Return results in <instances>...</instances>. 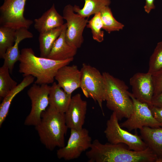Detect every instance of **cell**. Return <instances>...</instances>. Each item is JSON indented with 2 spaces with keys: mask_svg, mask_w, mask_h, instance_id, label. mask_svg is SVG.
<instances>
[{
  "mask_svg": "<svg viewBox=\"0 0 162 162\" xmlns=\"http://www.w3.org/2000/svg\"><path fill=\"white\" fill-rule=\"evenodd\" d=\"M90 149L86 152L88 162H154L157 156L148 147L136 151L120 143H101L98 139L92 142Z\"/></svg>",
  "mask_w": 162,
  "mask_h": 162,
  "instance_id": "1",
  "label": "cell"
},
{
  "mask_svg": "<svg viewBox=\"0 0 162 162\" xmlns=\"http://www.w3.org/2000/svg\"><path fill=\"white\" fill-rule=\"evenodd\" d=\"M73 58L58 61L38 57L31 48L22 49L19 59V72L23 76L31 75L36 78V84L41 85L52 83L58 70L68 65Z\"/></svg>",
  "mask_w": 162,
  "mask_h": 162,
  "instance_id": "2",
  "label": "cell"
},
{
  "mask_svg": "<svg viewBox=\"0 0 162 162\" xmlns=\"http://www.w3.org/2000/svg\"><path fill=\"white\" fill-rule=\"evenodd\" d=\"M35 127L41 142L47 149L52 151L65 146V136L68 128L64 114L49 106Z\"/></svg>",
  "mask_w": 162,
  "mask_h": 162,
  "instance_id": "3",
  "label": "cell"
},
{
  "mask_svg": "<svg viewBox=\"0 0 162 162\" xmlns=\"http://www.w3.org/2000/svg\"><path fill=\"white\" fill-rule=\"evenodd\" d=\"M105 86L106 106L115 112L119 121L128 118L132 113L133 104L125 82L107 72L102 73Z\"/></svg>",
  "mask_w": 162,
  "mask_h": 162,
  "instance_id": "4",
  "label": "cell"
},
{
  "mask_svg": "<svg viewBox=\"0 0 162 162\" xmlns=\"http://www.w3.org/2000/svg\"><path fill=\"white\" fill-rule=\"evenodd\" d=\"M80 88L84 95L97 102L103 115L102 104L105 101V86L102 74L95 68L83 63L80 70Z\"/></svg>",
  "mask_w": 162,
  "mask_h": 162,
  "instance_id": "5",
  "label": "cell"
},
{
  "mask_svg": "<svg viewBox=\"0 0 162 162\" xmlns=\"http://www.w3.org/2000/svg\"><path fill=\"white\" fill-rule=\"evenodd\" d=\"M118 121L116 114L112 112L106 122L104 131L109 142L114 144L123 143L127 145L130 149L136 151L143 150L148 147L140 136L123 129Z\"/></svg>",
  "mask_w": 162,
  "mask_h": 162,
  "instance_id": "6",
  "label": "cell"
},
{
  "mask_svg": "<svg viewBox=\"0 0 162 162\" xmlns=\"http://www.w3.org/2000/svg\"><path fill=\"white\" fill-rule=\"evenodd\" d=\"M27 0H4L0 7V26L16 30L28 29L33 21L26 19L24 12Z\"/></svg>",
  "mask_w": 162,
  "mask_h": 162,
  "instance_id": "7",
  "label": "cell"
},
{
  "mask_svg": "<svg viewBox=\"0 0 162 162\" xmlns=\"http://www.w3.org/2000/svg\"><path fill=\"white\" fill-rule=\"evenodd\" d=\"M50 86L47 84L34 83L27 91L31 102V108L24 122L26 126H36L40 120L42 115L49 105Z\"/></svg>",
  "mask_w": 162,
  "mask_h": 162,
  "instance_id": "8",
  "label": "cell"
},
{
  "mask_svg": "<svg viewBox=\"0 0 162 162\" xmlns=\"http://www.w3.org/2000/svg\"><path fill=\"white\" fill-rule=\"evenodd\" d=\"M92 143V138L86 129H70L66 145L57 150V156L59 159L67 160L77 159L90 148Z\"/></svg>",
  "mask_w": 162,
  "mask_h": 162,
  "instance_id": "9",
  "label": "cell"
},
{
  "mask_svg": "<svg viewBox=\"0 0 162 162\" xmlns=\"http://www.w3.org/2000/svg\"><path fill=\"white\" fill-rule=\"evenodd\" d=\"M129 94L133 102V111L130 117L120 124L121 127L129 131L140 130L144 127L152 128L160 127L153 116L150 106L135 98L131 93L129 92Z\"/></svg>",
  "mask_w": 162,
  "mask_h": 162,
  "instance_id": "10",
  "label": "cell"
},
{
  "mask_svg": "<svg viewBox=\"0 0 162 162\" xmlns=\"http://www.w3.org/2000/svg\"><path fill=\"white\" fill-rule=\"evenodd\" d=\"M74 12L73 6L68 4L63 9V16L66 21V42L71 46L77 49L83 42V33L88 21Z\"/></svg>",
  "mask_w": 162,
  "mask_h": 162,
  "instance_id": "11",
  "label": "cell"
},
{
  "mask_svg": "<svg viewBox=\"0 0 162 162\" xmlns=\"http://www.w3.org/2000/svg\"><path fill=\"white\" fill-rule=\"evenodd\" d=\"M132 95L139 100L152 105L154 88L152 75L148 72H138L134 74L130 79Z\"/></svg>",
  "mask_w": 162,
  "mask_h": 162,
  "instance_id": "12",
  "label": "cell"
},
{
  "mask_svg": "<svg viewBox=\"0 0 162 162\" xmlns=\"http://www.w3.org/2000/svg\"><path fill=\"white\" fill-rule=\"evenodd\" d=\"M87 109V102L77 93L72 97L68 108L64 113L66 125L70 129L83 128Z\"/></svg>",
  "mask_w": 162,
  "mask_h": 162,
  "instance_id": "13",
  "label": "cell"
},
{
  "mask_svg": "<svg viewBox=\"0 0 162 162\" xmlns=\"http://www.w3.org/2000/svg\"><path fill=\"white\" fill-rule=\"evenodd\" d=\"M81 72L75 65H66L60 68L55 79L58 85L66 93L71 94L80 88Z\"/></svg>",
  "mask_w": 162,
  "mask_h": 162,
  "instance_id": "14",
  "label": "cell"
},
{
  "mask_svg": "<svg viewBox=\"0 0 162 162\" xmlns=\"http://www.w3.org/2000/svg\"><path fill=\"white\" fill-rule=\"evenodd\" d=\"M140 133L142 139L156 156L155 162H162V127H144Z\"/></svg>",
  "mask_w": 162,
  "mask_h": 162,
  "instance_id": "15",
  "label": "cell"
},
{
  "mask_svg": "<svg viewBox=\"0 0 162 162\" xmlns=\"http://www.w3.org/2000/svg\"><path fill=\"white\" fill-rule=\"evenodd\" d=\"M64 19L53 4L40 17L34 20V28L39 33H44L64 25Z\"/></svg>",
  "mask_w": 162,
  "mask_h": 162,
  "instance_id": "16",
  "label": "cell"
},
{
  "mask_svg": "<svg viewBox=\"0 0 162 162\" xmlns=\"http://www.w3.org/2000/svg\"><path fill=\"white\" fill-rule=\"evenodd\" d=\"M66 29L65 23L61 33L54 43L47 58L62 61L73 58L76 55L77 49L70 46L65 40Z\"/></svg>",
  "mask_w": 162,
  "mask_h": 162,
  "instance_id": "17",
  "label": "cell"
},
{
  "mask_svg": "<svg viewBox=\"0 0 162 162\" xmlns=\"http://www.w3.org/2000/svg\"><path fill=\"white\" fill-rule=\"evenodd\" d=\"M33 37V34L28 29L21 28L16 29L15 40L14 45L7 50L4 58V65L7 66L10 72L12 71L15 63L19 61L21 56V52L19 49L20 43L26 38Z\"/></svg>",
  "mask_w": 162,
  "mask_h": 162,
  "instance_id": "18",
  "label": "cell"
},
{
  "mask_svg": "<svg viewBox=\"0 0 162 162\" xmlns=\"http://www.w3.org/2000/svg\"><path fill=\"white\" fill-rule=\"evenodd\" d=\"M71 94L66 93L55 82L50 86L49 94V106L58 112L64 114L69 106Z\"/></svg>",
  "mask_w": 162,
  "mask_h": 162,
  "instance_id": "19",
  "label": "cell"
},
{
  "mask_svg": "<svg viewBox=\"0 0 162 162\" xmlns=\"http://www.w3.org/2000/svg\"><path fill=\"white\" fill-rule=\"evenodd\" d=\"M22 81L5 97L0 105V127L8 116L11 103L15 97L25 88L32 83L34 77L31 75L24 77Z\"/></svg>",
  "mask_w": 162,
  "mask_h": 162,
  "instance_id": "20",
  "label": "cell"
},
{
  "mask_svg": "<svg viewBox=\"0 0 162 162\" xmlns=\"http://www.w3.org/2000/svg\"><path fill=\"white\" fill-rule=\"evenodd\" d=\"M64 26V24L57 28L39 33L38 40L40 57L47 58L54 43L60 35Z\"/></svg>",
  "mask_w": 162,
  "mask_h": 162,
  "instance_id": "21",
  "label": "cell"
},
{
  "mask_svg": "<svg viewBox=\"0 0 162 162\" xmlns=\"http://www.w3.org/2000/svg\"><path fill=\"white\" fill-rule=\"evenodd\" d=\"M83 8L81 9L79 6L73 7L74 11L84 18L88 17L100 11L104 7L109 6L110 0H84Z\"/></svg>",
  "mask_w": 162,
  "mask_h": 162,
  "instance_id": "22",
  "label": "cell"
},
{
  "mask_svg": "<svg viewBox=\"0 0 162 162\" xmlns=\"http://www.w3.org/2000/svg\"><path fill=\"white\" fill-rule=\"evenodd\" d=\"M100 13L102 23V28L108 33L119 31L124 28V25L115 19L109 6L104 8Z\"/></svg>",
  "mask_w": 162,
  "mask_h": 162,
  "instance_id": "23",
  "label": "cell"
},
{
  "mask_svg": "<svg viewBox=\"0 0 162 162\" xmlns=\"http://www.w3.org/2000/svg\"><path fill=\"white\" fill-rule=\"evenodd\" d=\"M16 30L0 26V58L4 59L8 48L13 46L16 38Z\"/></svg>",
  "mask_w": 162,
  "mask_h": 162,
  "instance_id": "24",
  "label": "cell"
},
{
  "mask_svg": "<svg viewBox=\"0 0 162 162\" xmlns=\"http://www.w3.org/2000/svg\"><path fill=\"white\" fill-rule=\"evenodd\" d=\"M10 70L6 66L0 68V97L4 98L17 85V82L11 77Z\"/></svg>",
  "mask_w": 162,
  "mask_h": 162,
  "instance_id": "25",
  "label": "cell"
},
{
  "mask_svg": "<svg viewBox=\"0 0 162 162\" xmlns=\"http://www.w3.org/2000/svg\"><path fill=\"white\" fill-rule=\"evenodd\" d=\"M148 72L152 75L162 70V41L158 42L151 56Z\"/></svg>",
  "mask_w": 162,
  "mask_h": 162,
  "instance_id": "26",
  "label": "cell"
},
{
  "mask_svg": "<svg viewBox=\"0 0 162 162\" xmlns=\"http://www.w3.org/2000/svg\"><path fill=\"white\" fill-rule=\"evenodd\" d=\"M87 28L91 30L93 39L98 42H102L104 40V32L101 30L103 25L100 12L94 14L93 17L88 21Z\"/></svg>",
  "mask_w": 162,
  "mask_h": 162,
  "instance_id": "27",
  "label": "cell"
},
{
  "mask_svg": "<svg viewBox=\"0 0 162 162\" xmlns=\"http://www.w3.org/2000/svg\"><path fill=\"white\" fill-rule=\"evenodd\" d=\"M154 88V96L159 94L162 92V70L152 75Z\"/></svg>",
  "mask_w": 162,
  "mask_h": 162,
  "instance_id": "28",
  "label": "cell"
},
{
  "mask_svg": "<svg viewBox=\"0 0 162 162\" xmlns=\"http://www.w3.org/2000/svg\"><path fill=\"white\" fill-rule=\"evenodd\" d=\"M150 106L153 116L162 127V107L153 105Z\"/></svg>",
  "mask_w": 162,
  "mask_h": 162,
  "instance_id": "29",
  "label": "cell"
},
{
  "mask_svg": "<svg viewBox=\"0 0 162 162\" xmlns=\"http://www.w3.org/2000/svg\"><path fill=\"white\" fill-rule=\"evenodd\" d=\"M152 105L162 107V92L159 94L154 96L152 102Z\"/></svg>",
  "mask_w": 162,
  "mask_h": 162,
  "instance_id": "30",
  "label": "cell"
},
{
  "mask_svg": "<svg viewBox=\"0 0 162 162\" xmlns=\"http://www.w3.org/2000/svg\"><path fill=\"white\" fill-rule=\"evenodd\" d=\"M145 0L146 3L144 6V9L146 13L149 14L152 10L155 8L154 3V0Z\"/></svg>",
  "mask_w": 162,
  "mask_h": 162,
  "instance_id": "31",
  "label": "cell"
}]
</instances>
